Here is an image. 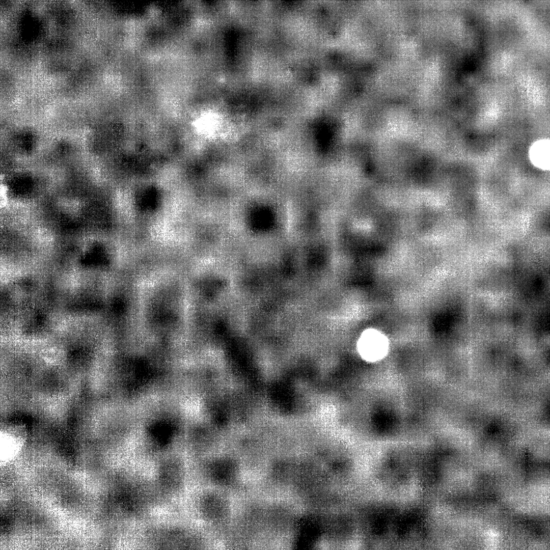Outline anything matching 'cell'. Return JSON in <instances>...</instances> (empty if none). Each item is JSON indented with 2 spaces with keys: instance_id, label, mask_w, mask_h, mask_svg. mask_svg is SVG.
<instances>
[{
  "instance_id": "1",
  "label": "cell",
  "mask_w": 550,
  "mask_h": 550,
  "mask_svg": "<svg viewBox=\"0 0 550 550\" xmlns=\"http://www.w3.org/2000/svg\"><path fill=\"white\" fill-rule=\"evenodd\" d=\"M388 349L386 338L375 329L365 331L358 342V350L364 359L370 362L378 361L384 356Z\"/></svg>"
},
{
  "instance_id": "2",
  "label": "cell",
  "mask_w": 550,
  "mask_h": 550,
  "mask_svg": "<svg viewBox=\"0 0 550 550\" xmlns=\"http://www.w3.org/2000/svg\"><path fill=\"white\" fill-rule=\"evenodd\" d=\"M529 156L532 163L543 170L550 169V140L537 141L531 146Z\"/></svg>"
}]
</instances>
